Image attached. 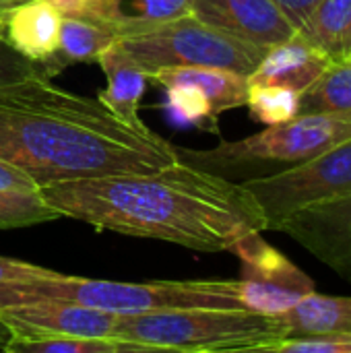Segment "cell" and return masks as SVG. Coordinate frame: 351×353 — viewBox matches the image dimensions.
Wrapping results in <instances>:
<instances>
[{
	"label": "cell",
	"mask_w": 351,
	"mask_h": 353,
	"mask_svg": "<svg viewBox=\"0 0 351 353\" xmlns=\"http://www.w3.org/2000/svg\"><path fill=\"white\" fill-rule=\"evenodd\" d=\"M62 217L99 232L161 240L201 252L230 250L265 215L242 184L182 159L155 172L58 180L39 188Z\"/></svg>",
	"instance_id": "cell-1"
},
{
	"label": "cell",
	"mask_w": 351,
	"mask_h": 353,
	"mask_svg": "<svg viewBox=\"0 0 351 353\" xmlns=\"http://www.w3.org/2000/svg\"><path fill=\"white\" fill-rule=\"evenodd\" d=\"M6 353H141L143 345L106 337H10L2 347Z\"/></svg>",
	"instance_id": "cell-21"
},
{
	"label": "cell",
	"mask_w": 351,
	"mask_h": 353,
	"mask_svg": "<svg viewBox=\"0 0 351 353\" xmlns=\"http://www.w3.org/2000/svg\"><path fill=\"white\" fill-rule=\"evenodd\" d=\"M298 35L331 60L351 58V0H321Z\"/></svg>",
	"instance_id": "cell-19"
},
{
	"label": "cell",
	"mask_w": 351,
	"mask_h": 353,
	"mask_svg": "<svg viewBox=\"0 0 351 353\" xmlns=\"http://www.w3.org/2000/svg\"><path fill=\"white\" fill-rule=\"evenodd\" d=\"M269 352L277 353H351V333L296 335L275 341Z\"/></svg>",
	"instance_id": "cell-25"
},
{
	"label": "cell",
	"mask_w": 351,
	"mask_h": 353,
	"mask_svg": "<svg viewBox=\"0 0 351 353\" xmlns=\"http://www.w3.org/2000/svg\"><path fill=\"white\" fill-rule=\"evenodd\" d=\"M114 41H118V33L106 23L81 17H62L58 50L39 66L43 74L52 79L72 64L97 62L99 54Z\"/></svg>",
	"instance_id": "cell-16"
},
{
	"label": "cell",
	"mask_w": 351,
	"mask_h": 353,
	"mask_svg": "<svg viewBox=\"0 0 351 353\" xmlns=\"http://www.w3.org/2000/svg\"><path fill=\"white\" fill-rule=\"evenodd\" d=\"M190 14L267 50L298 33L273 0H194Z\"/></svg>",
	"instance_id": "cell-11"
},
{
	"label": "cell",
	"mask_w": 351,
	"mask_h": 353,
	"mask_svg": "<svg viewBox=\"0 0 351 353\" xmlns=\"http://www.w3.org/2000/svg\"><path fill=\"white\" fill-rule=\"evenodd\" d=\"M17 2H21V0H0V12L6 10V8H10V6H14Z\"/></svg>",
	"instance_id": "cell-31"
},
{
	"label": "cell",
	"mask_w": 351,
	"mask_h": 353,
	"mask_svg": "<svg viewBox=\"0 0 351 353\" xmlns=\"http://www.w3.org/2000/svg\"><path fill=\"white\" fill-rule=\"evenodd\" d=\"M329 64L331 58L325 52L296 33L288 41L269 48L259 66L248 74V81L281 85L302 93L323 74Z\"/></svg>",
	"instance_id": "cell-14"
},
{
	"label": "cell",
	"mask_w": 351,
	"mask_h": 353,
	"mask_svg": "<svg viewBox=\"0 0 351 353\" xmlns=\"http://www.w3.org/2000/svg\"><path fill=\"white\" fill-rule=\"evenodd\" d=\"M163 89L168 95V108L178 120H182L184 124L199 126L209 132H219V124H217L219 116L215 114L211 99L207 97L203 89L188 85V83L170 85Z\"/></svg>",
	"instance_id": "cell-24"
},
{
	"label": "cell",
	"mask_w": 351,
	"mask_h": 353,
	"mask_svg": "<svg viewBox=\"0 0 351 353\" xmlns=\"http://www.w3.org/2000/svg\"><path fill=\"white\" fill-rule=\"evenodd\" d=\"M54 298L116 316L145 314L178 308H232L246 310L238 279L147 281L126 283L89 277H70L56 271L48 277L0 283V306Z\"/></svg>",
	"instance_id": "cell-3"
},
{
	"label": "cell",
	"mask_w": 351,
	"mask_h": 353,
	"mask_svg": "<svg viewBox=\"0 0 351 353\" xmlns=\"http://www.w3.org/2000/svg\"><path fill=\"white\" fill-rule=\"evenodd\" d=\"M118 41L149 77L174 66H215L248 77L267 54V48L223 33L192 14Z\"/></svg>",
	"instance_id": "cell-6"
},
{
	"label": "cell",
	"mask_w": 351,
	"mask_h": 353,
	"mask_svg": "<svg viewBox=\"0 0 351 353\" xmlns=\"http://www.w3.org/2000/svg\"><path fill=\"white\" fill-rule=\"evenodd\" d=\"M246 108L250 116L265 126L290 122L300 116V93L281 85L248 81Z\"/></svg>",
	"instance_id": "cell-22"
},
{
	"label": "cell",
	"mask_w": 351,
	"mask_h": 353,
	"mask_svg": "<svg viewBox=\"0 0 351 353\" xmlns=\"http://www.w3.org/2000/svg\"><path fill=\"white\" fill-rule=\"evenodd\" d=\"M351 139V116L300 114L290 122L267 126L240 141H221L207 151L178 149V157L228 178L240 170L263 165H296Z\"/></svg>",
	"instance_id": "cell-5"
},
{
	"label": "cell",
	"mask_w": 351,
	"mask_h": 353,
	"mask_svg": "<svg viewBox=\"0 0 351 353\" xmlns=\"http://www.w3.org/2000/svg\"><path fill=\"white\" fill-rule=\"evenodd\" d=\"M275 232L292 236L351 283V194L304 207L288 215Z\"/></svg>",
	"instance_id": "cell-10"
},
{
	"label": "cell",
	"mask_w": 351,
	"mask_h": 353,
	"mask_svg": "<svg viewBox=\"0 0 351 353\" xmlns=\"http://www.w3.org/2000/svg\"><path fill=\"white\" fill-rule=\"evenodd\" d=\"M12 335H10V331H8V327L0 321V350L8 343V339H10Z\"/></svg>",
	"instance_id": "cell-30"
},
{
	"label": "cell",
	"mask_w": 351,
	"mask_h": 353,
	"mask_svg": "<svg viewBox=\"0 0 351 353\" xmlns=\"http://www.w3.org/2000/svg\"><path fill=\"white\" fill-rule=\"evenodd\" d=\"M97 62L108 79L106 89L97 93V99L126 124L147 126L139 116V108L147 89L149 74L122 48L120 41H114L110 48H106Z\"/></svg>",
	"instance_id": "cell-15"
},
{
	"label": "cell",
	"mask_w": 351,
	"mask_h": 353,
	"mask_svg": "<svg viewBox=\"0 0 351 353\" xmlns=\"http://www.w3.org/2000/svg\"><path fill=\"white\" fill-rule=\"evenodd\" d=\"M275 319L283 327L285 337L351 333V298L310 292Z\"/></svg>",
	"instance_id": "cell-18"
},
{
	"label": "cell",
	"mask_w": 351,
	"mask_h": 353,
	"mask_svg": "<svg viewBox=\"0 0 351 353\" xmlns=\"http://www.w3.org/2000/svg\"><path fill=\"white\" fill-rule=\"evenodd\" d=\"M300 114L351 116V58L331 60L323 74L300 93Z\"/></svg>",
	"instance_id": "cell-20"
},
{
	"label": "cell",
	"mask_w": 351,
	"mask_h": 353,
	"mask_svg": "<svg viewBox=\"0 0 351 353\" xmlns=\"http://www.w3.org/2000/svg\"><path fill=\"white\" fill-rule=\"evenodd\" d=\"M0 39H6V25H4V14L0 12Z\"/></svg>",
	"instance_id": "cell-32"
},
{
	"label": "cell",
	"mask_w": 351,
	"mask_h": 353,
	"mask_svg": "<svg viewBox=\"0 0 351 353\" xmlns=\"http://www.w3.org/2000/svg\"><path fill=\"white\" fill-rule=\"evenodd\" d=\"M0 190L29 192V190H39V186L27 172H23L21 168L0 159Z\"/></svg>",
	"instance_id": "cell-28"
},
{
	"label": "cell",
	"mask_w": 351,
	"mask_h": 353,
	"mask_svg": "<svg viewBox=\"0 0 351 353\" xmlns=\"http://www.w3.org/2000/svg\"><path fill=\"white\" fill-rule=\"evenodd\" d=\"M285 331L275 316L232 308H178L118 316L114 339L147 352H269Z\"/></svg>",
	"instance_id": "cell-4"
},
{
	"label": "cell",
	"mask_w": 351,
	"mask_h": 353,
	"mask_svg": "<svg viewBox=\"0 0 351 353\" xmlns=\"http://www.w3.org/2000/svg\"><path fill=\"white\" fill-rule=\"evenodd\" d=\"M277 8L285 14V19L300 31V27L310 19L314 8L321 4V0H273Z\"/></svg>",
	"instance_id": "cell-29"
},
{
	"label": "cell",
	"mask_w": 351,
	"mask_h": 353,
	"mask_svg": "<svg viewBox=\"0 0 351 353\" xmlns=\"http://www.w3.org/2000/svg\"><path fill=\"white\" fill-rule=\"evenodd\" d=\"M60 217V211L43 199L41 190H0V230L29 228Z\"/></svg>",
	"instance_id": "cell-23"
},
{
	"label": "cell",
	"mask_w": 351,
	"mask_h": 353,
	"mask_svg": "<svg viewBox=\"0 0 351 353\" xmlns=\"http://www.w3.org/2000/svg\"><path fill=\"white\" fill-rule=\"evenodd\" d=\"M62 17L93 19L120 37L139 35L192 12L194 0H52Z\"/></svg>",
	"instance_id": "cell-12"
},
{
	"label": "cell",
	"mask_w": 351,
	"mask_h": 353,
	"mask_svg": "<svg viewBox=\"0 0 351 353\" xmlns=\"http://www.w3.org/2000/svg\"><path fill=\"white\" fill-rule=\"evenodd\" d=\"M39 74H43V70L37 62L19 54L6 39H0V87L21 83Z\"/></svg>",
	"instance_id": "cell-26"
},
{
	"label": "cell",
	"mask_w": 351,
	"mask_h": 353,
	"mask_svg": "<svg viewBox=\"0 0 351 353\" xmlns=\"http://www.w3.org/2000/svg\"><path fill=\"white\" fill-rule=\"evenodd\" d=\"M0 159L27 172L41 188L58 180L155 172L180 157L149 126H130L97 97L39 74L0 87Z\"/></svg>",
	"instance_id": "cell-2"
},
{
	"label": "cell",
	"mask_w": 351,
	"mask_h": 353,
	"mask_svg": "<svg viewBox=\"0 0 351 353\" xmlns=\"http://www.w3.org/2000/svg\"><path fill=\"white\" fill-rule=\"evenodd\" d=\"M261 234L263 232H250L242 236L232 244L230 252H234L242 265L238 283L244 308L277 316L290 310L300 298L314 292V281Z\"/></svg>",
	"instance_id": "cell-8"
},
{
	"label": "cell",
	"mask_w": 351,
	"mask_h": 353,
	"mask_svg": "<svg viewBox=\"0 0 351 353\" xmlns=\"http://www.w3.org/2000/svg\"><path fill=\"white\" fill-rule=\"evenodd\" d=\"M153 83L161 87L170 85H194L207 93L211 99V105L217 116L223 112L236 110L246 105L248 95V77L228 70V68H215V66H174V68H161L155 74L149 77Z\"/></svg>",
	"instance_id": "cell-17"
},
{
	"label": "cell",
	"mask_w": 351,
	"mask_h": 353,
	"mask_svg": "<svg viewBox=\"0 0 351 353\" xmlns=\"http://www.w3.org/2000/svg\"><path fill=\"white\" fill-rule=\"evenodd\" d=\"M56 271L46 269V267H37L25 261H17V259H8V256H0V283L6 281H27L33 277H48L54 275Z\"/></svg>",
	"instance_id": "cell-27"
},
{
	"label": "cell",
	"mask_w": 351,
	"mask_h": 353,
	"mask_svg": "<svg viewBox=\"0 0 351 353\" xmlns=\"http://www.w3.org/2000/svg\"><path fill=\"white\" fill-rule=\"evenodd\" d=\"M2 14L6 41L25 58L41 64L58 50L62 14L52 0H21Z\"/></svg>",
	"instance_id": "cell-13"
},
{
	"label": "cell",
	"mask_w": 351,
	"mask_h": 353,
	"mask_svg": "<svg viewBox=\"0 0 351 353\" xmlns=\"http://www.w3.org/2000/svg\"><path fill=\"white\" fill-rule=\"evenodd\" d=\"M0 321L12 337H106L114 339L116 314L66 300L41 298L0 306Z\"/></svg>",
	"instance_id": "cell-9"
},
{
	"label": "cell",
	"mask_w": 351,
	"mask_h": 353,
	"mask_svg": "<svg viewBox=\"0 0 351 353\" xmlns=\"http://www.w3.org/2000/svg\"><path fill=\"white\" fill-rule=\"evenodd\" d=\"M257 199L267 230L292 213L351 194V139L302 163L250 176L242 182Z\"/></svg>",
	"instance_id": "cell-7"
}]
</instances>
